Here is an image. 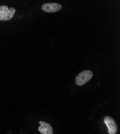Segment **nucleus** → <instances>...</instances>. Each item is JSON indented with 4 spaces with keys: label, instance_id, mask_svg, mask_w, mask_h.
I'll return each mask as SVG.
<instances>
[{
    "label": "nucleus",
    "instance_id": "f03ea898",
    "mask_svg": "<svg viewBox=\"0 0 120 134\" xmlns=\"http://www.w3.org/2000/svg\"><path fill=\"white\" fill-rule=\"evenodd\" d=\"M93 73L91 70H84L76 77L75 83L79 86H82L91 80L93 77Z\"/></svg>",
    "mask_w": 120,
    "mask_h": 134
},
{
    "label": "nucleus",
    "instance_id": "f257e3e1",
    "mask_svg": "<svg viewBox=\"0 0 120 134\" xmlns=\"http://www.w3.org/2000/svg\"><path fill=\"white\" fill-rule=\"evenodd\" d=\"M16 13L14 8H9L7 5H0V21H7L12 19Z\"/></svg>",
    "mask_w": 120,
    "mask_h": 134
},
{
    "label": "nucleus",
    "instance_id": "7ed1b4c3",
    "mask_svg": "<svg viewBox=\"0 0 120 134\" xmlns=\"http://www.w3.org/2000/svg\"><path fill=\"white\" fill-rule=\"evenodd\" d=\"M62 8V5L57 3H46L42 5V10L46 13H53L59 11Z\"/></svg>",
    "mask_w": 120,
    "mask_h": 134
},
{
    "label": "nucleus",
    "instance_id": "39448f33",
    "mask_svg": "<svg viewBox=\"0 0 120 134\" xmlns=\"http://www.w3.org/2000/svg\"><path fill=\"white\" fill-rule=\"evenodd\" d=\"M40 126L38 127L39 131L42 134H53V129L50 124L44 121L39 122Z\"/></svg>",
    "mask_w": 120,
    "mask_h": 134
},
{
    "label": "nucleus",
    "instance_id": "20e7f679",
    "mask_svg": "<svg viewBox=\"0 0 120 134\" xmlns=\"http://www.w3.org/2000/svg\"><path fill=\"white\" fill-rule=\"evenodd\" d=\"M104 122L108 129L109 134H116L117 131V127L114 119L111 116H106L104 119Z\"/></svg>",
    "mask_w": 120,
    "mask_h": 134
}]
</instances>
